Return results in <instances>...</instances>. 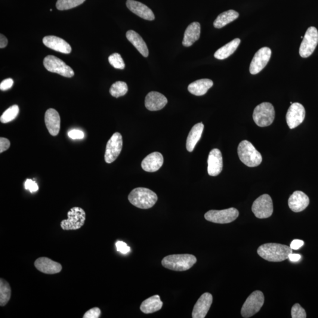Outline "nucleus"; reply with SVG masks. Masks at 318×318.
I'll use <instances>...</instances> for the list:
<instances>
[{
	"instance_id": "obj_1",
	"label": "nucleus",
	"mask_w": 318,
	"mask_h": 318,
	"mask_svg": "<svg viewBox=\"0 0 318 318\" xmlns=\"http://www.w3.org/2000/svg\"><path fill=\"white\" fill-rule=\"evenodd\" d=\"M258 254L261 258L269 262H280L289 258L292 254L291 247L279 243H266L258 249Z\"/></svg>"
},
{
	"instance_id": "obj_2",
	"label": "nucleus",
	"mask_w": 318,
	"mask_h": 318,
	"mask_svg": "<svg viewBox=\"0 0 318 318\" xmlns=\"http://www.w3.org/2000/svg\"><path fill=\"white\" fill-rule=\"evenodd\" d=\"M128 199L136 208L147 209L155 205L158 197L152 190L147 188L137 187L130 193Z\"/></svg>"
},
{
	"instance_id": "obj_3",
	"label": "nucleus",
	"mask_w": 318,
	"mask_h": 318,
	"mask_svg": "<svg viewBox=\"0 0 318 318\" xmlns=\"http://www.w3.org/2000/svg\"><path fill=\"white\" fill-rule=\"evenodd\" d=\"M196 262V258L192 255H171L163 259L162 265L168 270L182 272L189 270Z\"/></svg>"
},
{
	"instance_id": "obj_4",
	"label": "nucleus",
	"mask_w": 318,
	"mask_h": 318,
	"mask_svg": "<svg viewBox=\"0 0 318 318\" xmlns=\"http://www.w3.org/2000/svg\"><path fill=\"white\" fill-rule=\"evenodd\" d=\"M237 153L241 162L250 168L260 165L262 157L254 145L248 140L240 142L237 148Z\"/></svg>"
},
{
	"instance_id": "obj_5",
	"label": "nucleus",
	"mask_w": 318,
	"mask_h": 318,
	"mask_svg": "<svg viewBox=\"0 0 318 318\" xmlns=\"http://www.w3.org/2000/svg\"><path fill=\"white\" fill-rule=\"evenodd\" d=\"M275 112L273 105L264 102L255 107L253 113V119L259 127H267L273 123Z\"/></svg>"
},
{
	"instance_id": "obj_6",
	"label": "nucleus",
	"mask_w": 318,
	"mask_h": 318,
	"mask_svg": "<svg viewBox=\"0 0 318 318\" xmlns=\"http://www.w3.org/2000/svg\"><path fill=\"white\" fill-rule=\"evenodd\" d=\"M86 212L79 207H74L67 213L68 219L61 222L60 227L64 230H78L85 225Z\"/></svg>"
},
{
	"instance_id": "obj_7",
	"label": "nucleus",
	"mask_w": 318,
	"mask_h": 318,
	"mask_svg": "<svg viewBox=\"0 0 318 318\" xmlns=\"http://www.w3.org/2000/svg\"><path fill=\"white\" fill-rule=\"evenodd\" d=\"M264 301L263 293L259 291L252 292L243 305L241 310L242 316L245 318L254 316L263 307Z\"/></svg>"
},
{
	"instance_id": "obj_8",
	"label": "nucleus",
	"mask_w": 318,
	"mask_h": 318,
	"mask_svg": "<svg viewBox=\"0 0 318 318\" xmlns=\"http://www.w3.org/2000/svg\"><path fill=\"white\" fill-rule=\"evenodd\" d=\"M239 215L237 209L234 208L217 211L211 210L206 213L205 218L206 220L215 224H229L235 221Z\"/></svg>"
},
{
	"instance_id": "obj_9",
	"label": "nucleus",
	"mask_w": 318,
	"mask_h": 318,
	"mask_svg": "<svg viewBox=\"0 0 318 318\" xmlns=\"http://www.w3.org/2000/svg\"><path fill=\"white\" fill-rule=\"evenodd\" d=\"M43 64L48 72L58 74L61 76L71 78L75 76V72L63 61L54 55H47L43 61Z\"/></svg>"
},
{
	"instance_id": "obj_10",
	"label": "nucleus",
	"mask_w": 318,
	"mask_h": 318,
	"mask_svg": "<svg viewBox=\"0 0 318 318\" xmlns=\"http://www.w3.org/2000/svg\"><path fill=\"white\" fill-rule=\"evenodd\" d=\"M252 211L255 217L259 219H266L271 217L273 212V200L267 194L256 199L252 207Z\"/></svg>"
},
{
	"instance_id": "obj_11",
	"label": "nucleus",
	"mask_w": 318,
	"mask_h": 318,
	"mask_svg": "<svg viewBox=\"0 0 318 318\" xmlns=\"http://www.w3.org/2000/svg\"><path fill=\"white\" fill-rule=\"evenodd\" d=\"M318 44V32L315 27H310L306 32L299 48V54L307 58L313 54Z\"/></svg>"
},
{
	"instance_id": "obj_12",
	"label": "nucleus",
	"mask_w": 318,
	"mask_h": 318,
	"mask_svg": "<svg viewBox=\"0 0 318 318\" xmlns=\"http://www.w3.org/2000/svg\"><path fill=\"white\" fill-rule=\"evenodd\" d=\"M122 147V136L119 133H115L107 142L104 154L105 162L109 164L115 162L121 153Z\"/></svg>"
},
{
	"instance_id": "obj_13",
	"label": "nucleus",
	"mask_w": 318,
	"mask_h": 318,
	"mask_svg": "<svg viewBox=\"0 0 318 318\" xmlns=\"http://www.w3.org/2000/svg\"><path fill=\"white\" fill-rule=\"evenodd\" d=\"M272 51L269 47L259 49L256 52L250 65L249 71L252 75L260 73L266 67L271 57Z\"/></svg>"
},
{
	"instance_id": "obj_14",
	"label": "nucleus",
	"mask_w": 318,
	"mask_h": 318,
	"mask_svg": "<svg viewBox=\"0 0 318 318\" xmlns=\"http://www.w3.org/2000/svg\"><path fill=\"white\" fill-rule=\"evenodd\" d=\"M305 114L303 105L299 103H292L289 108L286 116V122L289 128L293 129L300 125L304 122Z\"/></svg>"
},
{
	"instance_id": "obj_15",
	"label": "nucleus",
	"mask_w": 318,
	"mask_h": 318,
	"mask_svg": "<svg viewBox=\"0 0 318 318\" xmlns=\"http://www.w3.org/2000/svg\"><path fill=\"white\" fill-rule=\"evenodd\" d=\"M213 296L211 293L206 292L200 296L193 308V318H204L211 308Z\"/></svg>"
},
{
	"instance_id": "obj_16",
	"label": "nucleus",
	"mask_w": 318,
	"mask_h": 318,
	"mask_svg": "<svg viewBox=\"0 0 318 318\" xmlns=\"http://www.w3.org/2000/svg\"><path fill=\"white\" fill-rule=\"evenodd\" d=\"M208 172L211 177H217L223 169V158L220 150L214 149L209 153L208 159Z\"/></svg>"
},
{
	"instance_id": "obj_17",
	"label": "nucleus",
	"mask_w": 318,
	"mask_h": 318,
	"mask_svg": "<svg viewBox=\"0 0 318 318\" xmlns=\"http://www.w3.org/2000/svg\"><path fill=\"white\" fill-rule=\"evenodd\" d=\"M43 44L52 50L63 54H70L72 52L70 45L64 40L54 36H45L43 39Z\"/></svg>"
},
{
	"instance_id": "obj_18",
	"label": "nucleus",
	"mask_w": 318,
	"mask_h": 318,
	"mask_svg": "<svg viewBox=\"0 0 318 318\" xmlns=\"http://www.w3.org/2000/svg\"><path fill=\"white\" fill-rule=\"evenodd\" d=\"M37 270L45 274H56L62 270V266L58 262L46 257L39 258L35 262Z\"/></svg>"
},
{
	"instance_id": "obj_19",
	"label": "nucleus",
	"mask_w": 318,
	"mask_h": 318,
	"mask_svg": "<svg viewBox=\"0 0 318 318\" xmlns=\"http://www.w3.org/2000/svg\"><path fill=\"white\" fill-rule=\"evenodd\" d=\"M168 103V99L161 93L156 91H151L145 98V106L150 111L162 110Z\"/></svg>"
},
{
	"instance_id": "obj_20",
	"label": "nucleus",
	"mask_w": 318,
	"mask_h": 318,
	"mask_svg": "<svg viewBox=\"0 0 318 318\" xmlns=\"http://www.w3.org/2000/svg\"><path fill=\"white\" fill-rule=\"evenodd\" d=\"M310 204L308 196L301 191H295L288 200L289 208L294 212L304 211Z\"/></svg>"
},
{
	"instance_id": "obj_21",
	"label": "nucleus",
	"mask_w": 318,
	"mask_h": 318,
	"mask_svg": "<svg viewBox=\"0 0 318 318\" xmlns=\"http://www.w3.org/2000/svg\"><path fill=\"white\" fill-rule=\"evenodd\" d=\"M45 120L49 134L52 136H56L60 130V117L57 111L54 109H48L45 114Z\"/></svg>"
},
{
	"instance_id": "obj_22",
	"label": "nucleus",
	"mask_w": 318,
	"mask_h": 318,
	"mask_svg": "<svg viewBox=\"0 0 318 318\" xmlns=\"http://www.w3.org/2000/svg\"><path fill=\"white\" fill-rule=\"evenodd\" d=\"M126 5L132 13L144 20L152 21L155 18L152 10L143 3L135 1V0H128Z\"/></svg>"
},
{
	"instance_id": "obj_23",
	"label": "nucleus",
	"mask_w": 318,
	"mask_h": 318,
	"mask_svg": "<svg viewBox=\"0 0 318 318\" xmlns=\"http://www.w3.org/2000/svg\"><path fill=\"white\" fill-rule=\"evenodd\" d=\"M164 162L162 154L159 152L150 153L141 162V168L147 172H155L161 168Z\"/></svg>"
},
{
	"instance_id": "obj_24",
	"label": "nucleus",
	"mask_w": 318,
	"mask_h": 318,
	"mask_svg": "<svg viewBox=\"0 0 318 318\" xmlns=\"http://www.w3.org/2000/svg\"><path fill=\"white\" fill-rule=\"evenodd\" d=\"M201 28L199 23L193 22L187 27L185 31L182 44L184 47H190L200 38Z\"/></svg>"
},
{
	"instance_id": "obj_25",
	"label": "nucleus",
	"mask_w": 318,
	"mask_h": 318,
	"mask_svg": "<svg viewBox=\"0 0 318 318\" xmlns=\"http://www.w3.org/2000/svg\"><path fill=\"white\" fill-rule=\"evenodd\" d=\"M213 85H214V82L211 80L200 79L191 83L188 86V91L193 95L200 96V95H205Z\"/></svg>"
},
{
	"instance_id": "obj_26",
	"label": "nucleus",
	"mask_w": 318,
	"mask_h": 318,
	"mask_svg": "<svg viewBox=\"0 0 318 318\" xmlns=\"http://www.w3.org/2000/svg\"><path fill=\"white\" fill-rule=\"evenodd\" d=\"M126 38L143 57H147L149 55V50L146 43L137 33L134 30H129L126 33Z\"/></svg>"
},
{
	"instance_id": "obj_27",
	"label": "nucleus",
	"mask_w": 318,
	"mask_h": 318,
	"mask_svg": "<svg viewBox=\"0 0 318 318\" xmlns=\"http://www.w3.org/2000/svg\"><path fill=\"white\" fill-rule=\"evenodd\" d=\"M163 305V302L160 300V296L157 295H154L142 302L140 310L144 314H152L161 310Z\"/></svg>"
},
{
	"instance_id": "obj_28",
	"label": "nucleus",
	"mask_w": 318,
	"mask_h": 318,
	"mask_svg": "<svg viewBox=\"0 0 318 318\" xmlns=\"http://www.w3.org/2000/svg\"><path fill=\"white\" fill-rule=\"evenodd\" d=\"M203 129L202 123H197L191 129L186 141V149L189 152H193L197 142L201 138Z\"/></svg>"
},
{
	"instance_id": "obj_29",
	"label": "nucleus",
	"mask_w": 318,
	"mask_h": 318,
	"mask_svg": "<svg viewBox=\"0 0 318 318\" xmlns=\"http://www.w3.org/2000/svg\"><path fill=\"white\" fill-rule=\"evenodd\" d=\"M240 43L239 39H235L216 51L214 57L218 60H224L230 56L236 50Z\"/></svg>"
},
{
	"instance_id": "obj_30",
	"label": "nucleus",
	"mask_w": 318,
	"mask_h": 318,
	"mask_svg": "<svg viewBox=\"0 0 318 318\" xmlns=\"http://www.w3.org/2000/svg\"><path fill=\"white\" fill-rule=\"evenodd\" d=\"M239 13L237 11L230 10L224 12L218 15L214 23V26L217 29L226 26L227 24L233 22L234 20L239 17Z\"/></svg>"
},
{
	"instance_id": "obj_31",
	"label": "nucleus",
	"mask_w": 318,
	"mask_h": 318,
	"mask_svg": "<svg viewBox=\"0 0 318 318\" xmlns=\"http://www.w3.org/2000/svg\"><path fill=\"white\" fill-rule=\"evenodd\" d=\"M11 289L10 285L5 280L0 279V306L4 307L11 298Z\"/></svg>"
},
{
	"instance_id": "obj_32",
	"label": "nucleus",
	"mask_w": 318,
	"mask_h": 318,
	"mask_svg": "<svg viewBox=\"0 0 318 318\" xmlns=\"http://www.w3.org/2000/svg\"><path fill=\"white\" fill-rule=\"evenodd\" d=\"M128 91V86L125 82H117L111 86L110 93L113 97L118 98L123 96Z\"/></svg>"
},
{
	"instance_id": "obj_33",
	"label": "nucleus",
	"mask_w": 318,
	"mask_h": 318,
	"mask_svg": "<svg viewBox=\"0 0 318 318\" xmlns=\"http://www.w3.org/2000/svg\"><path fill=\"white\" fill-rule=\"evenodd\" d=\"M19 107L17 105H13V106L9 107L0 117V121L2 123H7L13 121L14 119L16 118L18 113H19Z\"/></svg>"
},
{
	"instance_id": "obj_34",
	"label": "nucleus",
	"mask_w": 318,
	"mask_h": 318,
	"mask_svg": "<svg viewBox=\"0 0 318 318\" xmlns=\"http://www.w3.org/2000/svg\"><path fill=\"white\" fill-rule=\"evenodd\" d=\"M86 0H57L56 7L58 10H70L83 4Z\"/></svg>"
},
{
	"instance_id": "obj_35",
	"label": "nucleus",
	"mask_w": 318,
	"mask_h": 318,
	"mask_svg": "<svg viewBox=\"0 0 318 318\" xmlns=\"http://www.w3.org/2000/svg\"><path fill=\"white\" fill-rule=\"evenodd\" d=\"M109 61L110 64L116 69L123 70L125 68L124 61H123L121 55L118 53L110 55L109 57Z\"/></svg>"
},
{
	"instance_id": "obj_36",
	"label": "nucleus",
	"mask_w": 318,
	"mask_h": 318,
	"mask_svg": "<svg viewBox=\"0 0 318 318\" xmlns=\"http://www.w3.org/2000/svg\"><path fill=\"white\" fill-rule=\"evenodd\" d=\"M291 316L292 318H306L307 314L303 308L299 304L293 306L291 310Z\"/></svg>"
},
{
	"instance_id": "obj_37",
	"label": "nucleus",
	"mask_w": 318,
	"mask_h": 318,
	"mask_svg": "<svg viewBox=\"0 0 318 318\" xmlns=\"http://www.w3.org/2000/svg\"><path fill=\"white\" fill-rule=\"evenodd\" d=\"M101 313L100 308L95 307L86 312L83 318H98L101 316Z\"/></svg>"
},
{
	"instance_id": "obj_38",
	"label": "nucleus",
	"mask_w": 318,
	"mask_h": 318,
	"mask_svg": "<svg viewBox=\"0 0 318 318\" xmlns=\"http://www.w3.org/2000/svg\"><path fill=\"white\" fill-rule=\"evenodd\" d=\"M117 251L123 255L129 254L131 252V248L124 242L117 241L116 243Z\"/></svg>"
},
{
	"instance_id": "obj_39",
	"label": "nucleus",
	"mask_w": 318,
	"mask_h": 318,
	"mask_svg": "<svg viewBox=\"0 0 318 318\" xmlns=\"http://www.w3.org/2000/svg\"><path fill=\"white\" fill-rule=\"evenodd\" d=\"M68 136L72 139L76 140V139H83L85 137L84 133L79 130H72V131H70L68 133Z\"/></svg>"
},
{
	"instance_id": "obj_40",
	"label": "nucleus",
	"mask_w": 318,
	"mask_h": 318,
	"mask_svg": "<svg viewBox=\"0 0 318 318\" xmlns=\"http://www.w3.org/2000/svg\"><path fill=\"white\" fill-rule=\"evenodd\" d=\"M26 189L29 190L31 193L36 192L39 190L38 184L32 179H27L25 183Z\"/></svg>"
},
{
	"instance_id": "obj_41",
	"label": "nucleus",
	"mask_w": 318,
	"mask_h": 318,
	"mask_svg": "<svg viewBox=\"0 0 318 318\" xmlns=\"http://www.w3.org/2000/svg\"><path fill=\"white\" fill-rule=\"evenodd\" d=\"M14 81L12 79H7L4 80L0 84V89L2 91H6L7 90L10 89L12 88V86H13Z\"/></svg>"
},
{
	"instance_id": "obj_42",
	"label": "nucleus",
	"mask_w": 318,
	"mask_h": 318,
	"mask_svg": "<svg viewBox=\"0 0 318 318\" xmlns=\"http://www.w3.org/2000/svg\"><path fill=\"white\" fill-rule=\"evenodd\" d=\"M10 147V141L7 138H0V153L5 152Z\"/></svg>"
},
{
	"instance_id": "obj_43",
	"label": "nucleus",
	"mask_w": 318,
	"mask_h": 318,
	"mask_svg": "<svg viewBox=\"0 0 318 318\" xmlns=\"http://www.w3.org/2000/svg\"><path fill=\"white\" fill-rule=\"evenodd\" d=\"M304 242L303 240L295 239L293 240L291 243V248L292 250H298L300 249L302 246L304 245Z\"/></svg>"
},
{
	"instance_id": "obj_44",
	"label": "nucleus",
	"mask_w": 318,
	"mask_h": 318,
	"mask_svg": "<svg viewBox=\"0 0 318 318\" xmlns=\"http://www.w3.org/2000/svg\"><path fill=\"white\" fill-rule=\"evenodd\" d=\"M7 39L6 38L4 35H2V34H1V35H0V48H5L6 46L7 45Z\"/></svg>"
},
{
	"instance_id": "obj_45",
	"label": "nucleus",
	"mask_w": 318,
	"mask_h": 318,
	"mask_svg": "<svg viewBox=\"0 0 318 318\" xmlns=\"http://www.w3.org/2000/svg\"><path fill=\"white\" fill-rule=\"evenodd\" d=\"M301 258V256L299 254H290L289 256V259L290 261L293 262H296L300 260Z\"/></svg>"
}]
</instances>
